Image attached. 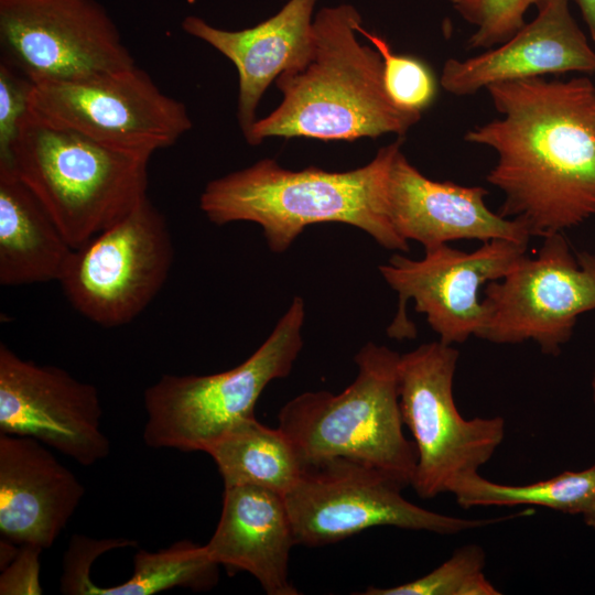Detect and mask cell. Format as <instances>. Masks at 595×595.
Segmentation results:
<instances>
[{"mask_svg": "<svg viewBox=\"0 0 595 595\" xmlns=\"http://www.w3.org/2000/svg\"><path fill=\"white\" fill-rule=\"evenodd\" d=\"M136 544L137 541L125 538L95 540L74 536L65 554L61 591L64 594L78 595L82 586L90 578L93 562L100 554L112 549L129 548Z\"/></svg>", "mask_w": 595, "mask_h": 595, "instance_id": "83f0119b", "label": "cell"}, {"mask_svg": "<svg viewBox=\"0 0 595 595\" xmlns=\"http://www.w3.org/2000/svg\"><path fill=\"white\" fill-rule=\"evenodd\" d=\"M133 574L122 584L96 585L91 578L80 595H151L173 587L209 591L218 582V566L206 545L187 540L158 552L140 550L134 555Z\"/></svg>", "mask_w": 595, "mask_h": 595, "instance_id": "7402d4cb", "label": "cell"}, {"mask_svg": "<svg viewBox=\"0 0 595 595\" xmlns=\"http://www.w3.org/2000/svg\"><path fill=\"white\" fill-rule=\"evenodd\" d=\"M399 358L389 347L369 342L356 354L357 376L344 391L304 392L281 408L278 428L293 443L304 468L346 457L411 486L418 454L402 430Z\"/></svg>", "mask_w": 595, "mask_h": 595, "instance_id": "5b68a950", "label": "cell"}, {"mask_svg": "<svg viewBox=\"0 0 595 595\" xmlns=\"http://www.w3.org/2000/svg\"><path fill=\"white\" fill-rule=\"evenodd\" d=\"M206 453L214 459L224 487L253 485L284 496L304 469L285 433L255 416L237 423Z\"/></svg>", "mask_w": 595, "mask_h": 595, "instance_id": "44dd1931", "label": "cell"}, {"mask_svg": "<svg viewBox=\"0 0 595 595\" xmlns=\"http://www.w3.org/2000/svg\"><path fill=\"white\" fill-rule=\"evenodd\" d=\"M480 186H463L424 176L401 149L390 165L387 185L388 213L397 234L424 249L459 239H507L528 244L522 223L491 212Z\"/></svg>", "mask_w": 595, "mask_h": 595, "instance_id": "9a60e30c", "label": "cell"}, {"mask_svg": "<svg viewBox=\"0 0 595 595\" xmlns=\"http://www.w3.org/2000/svg\"><path fill=\"white\" fill-rule=\"evenodd\" d=\"M407 486L372 465L335 457L305 467L284 495L296 544L322 547L378 526L456 534L529 516L465 519L424 509L402 496Z\"/></svg>", "mask_w": 595, "mask_h": 595, "instance_id": "ba28073f", "label": "cell"}, {"mask_svg": "<svg viewBox=\"0 0 595 595\" xmlns=\"http://www.w3.org/2000/svg\"><path fill=\"white\" fill-rule=\"evenodd\" d=\"M101 415L93 385L0 345V434L35 439L90 466L111 451L100 428Z\"/></svg>", "mask_w": 595, "mask_h": 595, "instance_id": "5bb4252c", "label": "cell"}, {"mask_svg": "<svg viewBox=\"0 0 595 595\" xmlns=\"http://www.w3.org/2000/svg\"><path fill=\"white\" fill-rule=\"evenodd\" d=\"M502 118L466 132L497 162L486 180L505 201L498 214L529 235L563 232L595 215V86L532 77L489 85Z\"/></svg>", "mask_w": 595, "mask_h": 595, "instance_id": "6da1fadb", "label": "cell"}, {"mask_svg": "<svg viewBox=\"0 0 595 595\" xmlns=\"http://www.w3.org/2000/svg\"><path fill=\"white\" fill-rule=\"evenodd\" d=\"M486 554L478 544H466L424 576L392 587H368L364 595H467L470 583L484 573Z\"/></svg>", "mask_w": 595, "mask_h": 595, "instance_id": "d4e9b609", "label": "cell"}, {"mask_svg": "<svg viewBox=\"0 0 595 595\" xmlns=\"http://www.w3.org/2000/svg\"><path fill=\"white\" fill-rule=\"evenodd\" d=\"M459 353L442 342L400 355L399 402L418 461L411 486L421 498L452 494L478 473L505 439L501 416L464 419L453 397Z\"/></svg>", "mask_w": 595, "mask_h": 595, "instance_id": "52a82bcc", "label": "cell"}, {"mask_svg": "<svg viewBox=\"0 0 595 595\" xmlns=\"http://www.w3.org/2000/svg\"><path fill=\"white\" fill-rule=\"evenodd\" d=\"M317 0H290L277 14L239 31L215 28L188 15L182 22L197 37L230 60L238 71V121L245 139L268 86L284 72L303 68L313 53V9Z\"/></svg>", "mask_w": 595, "mask_h": 595, "instance_id": "ac0fdd59", "label": "cell"}, {"mask_svg": "<svg viewBox=\"0 0 595 595\" xmlns=\"http://www.w3.org/2000/svg\"><path fill=\"white\" fill-rule=\"evenodd\" d=\"M40 441L0 434V532L21 545L51 548L85 487Z\"/></svg>", "mask_w": 595, "mask_h": 595, "instance_id": "e0dca14e", "label": "cell"}, {"mask_svg": "<svg viewBox=\"0 0 595 595\" xmlns=\"http://www.w3.org/2000/svg\"><path fill=\"white\" fill-rule=\"evenodd\" d=\"M528 244L507 239L485 241L470 252L447 244L425 249L420 260L396 253L379 266L385 281L398 293L396 316L387 334L391 338H414L416 329L407 316V303L425 314L440 342L462 344L479 336L487 321L479 291L502 279L527 255Z\"/></svg>", "mask_w": 595, "mask_h": 595, "instance_id": "4fadbf2b", "label": "cell"}, {"mask_svg": "<svg viewBox=\"0 0 595 595\" xmlns=\"http://www.w3.org/2000/svg\"><path fill=\"white\" fill-rule=\"evenodd\" d=\"M30 109L101 144L149 156L172 147L193 126L185 105L164 94L137 65L35 84Z\"/></svg>", "mask_w": 595, "mask_h": 595, "instance_id": "30bf717a", "label": "cell"}, {"mask_svg": "<svg viewBox=\"0 0 595 595\" xmlns=\"http://www.w3.org/2000/svg\"><path fill=\"white\" fill-rule=\"evenodd\" d=\"M34 84L0 62V167H10L20 126L30 111Z\"/></svg>", "mask_w": 595, "mask_h": 595, "instance_id": "4316f807", "label": "cell"}, {"mask_svg": "<svg viewBox=\"0 0 595 595\" xmlns=\"http://www.w3.org/2000/svg\"><path fill=\"white\" fill-rule=\"evenodd\" d=\"M73 249L14 171L0 167V283L60 282Z\"/></svg>", "mask_w": 595, "mask_h": 595, "instance_id": "ffe728a7", "label": "cell"}, {"mask_svg": "<svg viewBox=\"0 0 595 595\" xmlns=\"http://www.w3.org/2000/svg\"><path fill=\"white\" fill-rule=\"evenodd\" d=\"M304 302L295 296L262 345L240 365L214 375H163L143 394L144 443L207 452L232 426L255 416L264 388L286 377L302 347Z\"/></svg>", "mask_w": 595, "mask_h": 595, "instance_id": "8992f818", "label": "cell"}, {"mask_svg": "<svg viewBox=\"0 0 595 595\" xmlns=\"http://www.w3.org/2000/svg\"><path fill=\"white\" fill-rule=\"evenodd\" d=\"M42 549L22 545L15 558L4 567L1 576V594H41L39 582V554Z\"/></svg>", "mask_w": 595, "mask_h": 595, "instance_id": "f1b7e54d", "label": "cell"}, {"mask_svg": "<svg viewBox=\"0 0 595 595\" xmlns=\"http://www.w3.org/2000/svg\"><path fill=\"white\" fill-rule=\"evenodd\" d=\"M458 14L476 28L468 48L489 50L508 41L524 24V14L542 0H448Z\"/></svg>", "mask_w": 595, "mask_h": 595, "instance_id": "484cf974", "label": "cell"}, {"mask_svg": "<svg viewBox=\"0 0 595 595\" xmlns=\"http://www.w3.org/2000/svg\"><path fill=\"white\" fill-rule=\"evenodd\" d=\"M452 495L463 508L527 505L582 515L595 497V464L527 485L497 484L478 472L461 480Z\"/></svg>", "mask_w": 595, "mask_h": 595, "instance_id": "603a6c76", "label": "cell"}, {"mask_svg": "<svg viewBox=\"0 0 595 595\" xmlns=\"http://www.w3.org/2000/svg\"><path fill=\"white\" fill-rule=\"evenodd\" d=\"M295 544L284 496L253 485L224 487L221 515L205 544L217 564L248 572L268 595H296L289 580Z\"/></svg>", "mask_w": 595, "mask_h": 595, "instance_id": "d6986e66", "label": "cell"}, {"mask_svg": "<svg viewBox=\"0 0 595 595\" xmlns=\"http://www.w3.org/2000/svg\"><path fill=\"white\" fill-rule=\"evenodd\" d=\"M537 9V17L500 45L463 61L448 58L442 69V87L468 96L500 82L595 73V52L571 15L569 0H542Z\"/></svg>", "mask_w": 595, "mask_h": 595, "instance_id": "2e32d148", "label": "cell"}, {"mask_svg": "<svg viewBox=\"0 0 595 595\" xmlns=\"http://www.w3.org/2000/svg\"><path fill=\"white\" fill-rule=\"evenodd\" d=\"M487 312L479 338L494 344L532 340L555 356L581 314L595 309V253L575 252L563 232L544 237L502 279L485 285Z\"/></svg>", "mask_w": 595, "mask_h": 595, "instance_id": "8fae6325", "label": "cell"}, {"mask_svg": "<svg viewBox=\"0 0 595 595\" xmlns=\"http://www.w3.org/2000/svg\"><path fill=\"white\" fill-rule=\"evenodd\" d=\"M399 139L366 165L346 172L315 166L291 171L263 159L208 182L199 207L216 225L252 221L262 227L269 249L284 252L305 227L343 223L360 228L389 250L409 251L388 213L387 185Z\"/></svg>", "mask_w": 595, "mask_h": 595, "instance_id": "7a4b0ae2", "label": "cell"}, {"mask_svg": "<svg viewBox=\"0 0 595 595\" xmlns=\"http://www.w3.org/2000/svg\"><path fill=\"white\" fill-rule=\"evenodd\" d=\"M570 1H573L578 7L591 33V37L595 42V0H569V2Z\"/></svg>", "mask_w": 595, "mask_h": 595, "instance_id": "f546056e", "label": "cell"}, {"mask_svg": "<svg viewBox=\"0 0 595 595\" xmlns=\"http://www.w3.org/2000/svg\"><path fill=\"white\" fill-rule=\"evenodd\" d=\"M360 24L350 4L317 12L310 61L275 79L282 102L255 122L246 138L249 144L269 137L353 141L403 136L421 119V113L399 108L389 97L380 53L355 36Z\"/></svg>", "mask_w": 595, "mask_h": 595, "instance_id": "3957f363", "label": "cell"}, {"mask_svg": "<svg viewBox=\"0 0 595 595\" xmlns=\"http://www.w3.org/2000/svg\"><path fill=\"white\" fill-rule=\"evenodd\" d=\"M151 156L110 148L30 111L11 165L73 248L130 213L148 194Z\"/></svg>", "mask_w": 595, "mask_h": 595, "instance_id": "277c9868", "label": "cell"}, {"mask_svg": "<svg viewBox=\"0 0 595 595\" xmlns=\"http://www.w3.org/2000/svg\"><path fill=\"white\" fill-rule=\"evenodd\" d=\"M375 45L383 62V84L391 100L401 109L422 113L434 100L437 91L435 77L421 60L399 55L391 51L386 40L357 29Z\"/></svg>", "mask_w": 595, "mask_h": 595, "instance_id": "cb8c5ba5", "label": "cell"}, {"mask_svg": "<svg viewBox=\"0 0 595 595\" xmlns=\"http://www.w3.org/2000/svg\"><path fill=\"white\" fill-rule=\"evenodd\" d=\"M592 391H593V400H594V403H595V371H594L593 379H592Z\"/></svg>", "mask_w": 595, "mask_h": 595, "instance_id": "1f68e13d", "label": "cell"}, {"mask_svg": "<svg viewBox=\"0 0 595 595\" xmlns=\"http://www.w3.org/2000/svg\"><path fill=\"white\" fill-rule=\"evenodd\" d=\"M0 47L1 62L34 85L137 65L96 0H0Z\"/></svg>", "mask_w": 595, "mask_h": 595, "instance_id": "7c38bea8", "label": "cell"}, {"mask_svg": "<svg viewBox=\"0 0 595 595\" xmlns=\"http://www.w3.org/2000/svg\"><path fill=\"white\" fill-rule=\"evenodd\" d=\"M583 516V519H584V522L595 529V497L594 499L591 501V504L588 505V507L584 510V512L582 513Z\"/></svg>", "mask_w": 595, "mask_h": 595, "instance_id": "4dcf8cb0", "label": "cell"}, {"mask_svg": "<svg viewBox=\"0 0 595 595\" xmlns=\"http://www.w3.org/2000/svg\"><path fill=\"white\" fill-rule=\"evenodd\" d=\"M173 256L167 223L147 196L125 217L74 248L60 283L84 317L105 327L122 326L161 291Z\"/></svg>", "mask_w": 595, "mask_h": 595, "instance_id": "9c48e42d", "label": "cell"}]
</instances>
